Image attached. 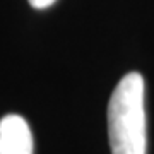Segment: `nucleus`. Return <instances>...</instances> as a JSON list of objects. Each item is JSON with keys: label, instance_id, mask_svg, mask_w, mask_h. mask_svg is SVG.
I'll return each mask as SVG.
<instances>
[{"label": "nucleus", "instance_id": "1", "mask_svg": "<svg viewBox=\"0 0 154 154\" xmlns=\"http://www.w3.org/2000/svg\"><path fill=\"white\" fill-rule=\"evenodd\" d=\"M108 135L113 154L147 152L144 79L139 72L127 74L111 94L108 105Z\"/></svg>", "mask_w": 154, "mask_h": 154}, {"label": "nucleus", "instance_id": "2", "mask_svg": "<svg viewBox=\"0 0 154 154\" xmlns=\"http://www.w3.org/2000/svg\"><path fill=\"white\" fill-rule=\"evenodd\" d=\"M0 154H33V135L28 122L19 115L0 120Z\"/></svg>", "mask_w": 154, "mask_h": 154}, {"label": "nucleus", "instance_id": "3", "mask_svg": "<svg viewBox=\"0 0 154 154\" xmlns=\"http://www.w3.org/2000/svg\"><path fill=\"white\" fill-rule=\"evenodd\" d=\"M57 0H29V4L34 7V9H46V7L53 5Z\"/></svg>", "mask_w": 154, "mask_h": 154}]
</instances>
